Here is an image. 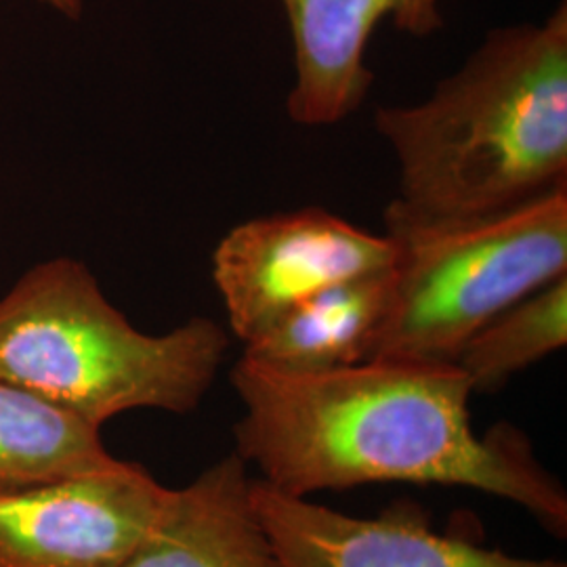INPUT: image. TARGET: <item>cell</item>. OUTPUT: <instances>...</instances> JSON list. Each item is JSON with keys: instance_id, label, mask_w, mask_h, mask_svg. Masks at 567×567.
<instances>
[{"instance_id": "cell-1", "label": "cell", "mask_w": 567, "mask_h": 567, "mask_svg": "<svg viewBox=\"0 0 567 567\" xmlns=\"http://www.w3.org/2000/svg\"><path fill=\"white\" fill-rule=\"evenodd\" d=\"M231 385L244 405L236 454L265 484L307 498L365 484L480 489L526 508L566 536L567 494L526 435L471 425L473 389L454 362L365 360L286 374L240 358Z\"/></svg>"}, {"instance_id": "cell-2", "label": "cell", "mask_w": 567, "mask_h": 567, "mask_svg": "<svg viewBox=\"0 0 567 567\" xmlns=\"http://www.w3.org/2000/svg\"><path fill=\"white\" fill-rule=\"evenodd\" d=\"M400 164L386 236L471 224L567 187V4L492 30L416 105L379 107Z\"/></svg>"}, {"instance_id": "cell-3", "label": "cell", "mask_w": 567, "mask_h": 567, "mask_svg": "<svg viewBox=\"0 0 567 567\" xmlns=\"http://www.w3.org/2000/svg\"><path fill=\"white\" fill-rule=\"evenodd\" d=\"M227 347L224 326L208 318L145 334L72 259L37 265L0 299V381L100 429L137 408L192 412Z\"/></svg>"}, {"instance_id": "cell-4", "label": "cell", "mask_w": 567, "mask_h": 567, "mask_svg": "<svg viewBox=\"0 0 567 567\" xmlns=\"http://www.w3.org/2000/svg\"><path fill=\"white\" fill-rule=\"evenodd\" d=\"M393 240V295L368 360L454 362L487 322L567 276V187Z\"/></svg>"}, {"instance_id": "cell-5", "label": "cell", "mask_w": 567, "mask_h": 567, "mask_svg": "<svg viewBox=\"0 0 567 567\" xmlns=\"http://www.w3.org/2000/svg\"><path fill=\"white\" fill-rule=\"evenodd\" d=\"M400 244L324 208L236 225L217 244L213 278L231 332L246 343L284 311L334 284L393 269Z\"/></svg>"}, {"instance_id": "cell-6", "label": "cell", "mask_w": 567, "mask_h": 567, "mask_svg": "<svg viewBox=\"0 0 567 567\" xmlns=\"http://www.w3.org/2000/svg\"><path fill=\"white\" fill-rule=\"evenodd\" d=\"M168 487L142 465L0 494V567H124Z\"/></svg>"}, {"instance_id": "cell-7", "label": "cell", "mask_w": 567, "mask_h": 567, "mask_svg": "<svg viewBox=\"0 0 567 567\" xmlns=\"http://www.w3.org/2000/svg\"><path fill=\"white\" fill-rule=\"evenodd\" d=\"M250 498L282 567H567L440 534L410 505L355 517L250 482Z\"/></svg>"}, {"instance_id": "cell-8", "label": "cell", "mask_w": 567, "mask_h": 567, "mask_svg": "<svg viewBox=\"0 0 567 567\" xmlns=\"http://www.w3.org/2000/svg\"><path fill=\"white\" fill-rule=\"evenodd\" d=\"M295 47L288 116L303 126H330L355 112L372 84L365 49L391 21L425 39L444 28L442 0H282Z\"/></svg>"}, {"instance_id": "cell-9", "label": "cell", "mask_w": 567, "mask_h": 567, "mask_svg": "<svg viewBox=\"0 0 567 567\" xmlns=\"http://www.w3.org/2000/svg\"><path fill=\"white\" fill-rule=\"evenodd\" d=\"M248 463L231 452L163 508L124 567H282L252 507Z\"/></svg>"}, {"instance_id": "cell-10", "label": "cell", "mask_w": 567, "mask_h": 567, "mask_svg": "<svg viewBox=\"0 0 567 567\" xmlns=\"http://www.w3.org/2000/svg\"><path fill=\"white\" fill-rule=\"evenodd\" d=\"M393 269L334 284L290 307L244 343L243 358L286 374L365 362L391 305Z\"/></svg>"}, {"instance_id": "cell-11", "label": "cell", "mask_w": 567, "mask_h": 567, "mask_svg": "<svg viewBox=\"0 0 567 567\" xmlns=\"http://www.w3.org/2000/svg\"><path fill=\"white\" fill-rule=\"evenodd\" d=\"M100 431L60 405L0 381V494L118 465Z\"/></svg>"}, {"instance_id": "cell-12", "label": "cell", "mask_w": 567, "mask_h": 567, "mask_svg": "<svg viewBox=\"0 0 567 567\" xmlns=\"http://www.w3.org/2000/svg\"><path fill=\"white\" fill-rule=\"evenodd\" d=\"M567 343V276L543 286L508 307L473 334L454 364L468 385L492 393L527 365L545 360Z\"/></svg>"}, {"instance_id": "cell-13", "label": "cell", "mask_w": 567, "mask_h": 567, "mask_svg": "<svg viewBox=\"0 0 567 567\" xmlns=\"http://www.w3.org/2000/svg\"><path fill=\"white\" fill-rule=\"evenodd\" d=\"M39 2L55 9L58 13L65 16V18H72V20H79L82 16V9H84L82 0H39Z\"/></svg>"}]
</instances>
